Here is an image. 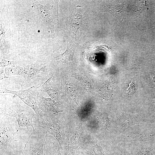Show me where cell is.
<instances>
[{
    "label": "cell",
    "mask_w": 155,
    "mask_h": 155,
    "mask_svg": "<svg viewBox=\"0 0 155 155\" xmlns=\"http://www.w3.org/2000/svg\"><path fill=\"white\" fill-rule=\"evenodd\" d=\"M137 127L127 129V131L123 135L124 138L128 141H136L142 144L155 141V132L142 127Z\"/></svg>",
    "instance_id": "cell-7"
},
{
    "label": "cell",
    "mask_w": 155,
    "mask_h": 155,
    "mask_svg": "<svg viewBox=\"0 0 155 155\" xmlns=\"http://www.w3.org/2000/svg\"><path fill=\"white\" fill-rule=\"evenodd\" d=\"M135 81L134 80L131 81L129 84L128 88L125 91V92L126 94H131L133 92V88L135 86Z\"/></svg>",
    "instance_id": "cell-22"
},
{
    "label": "cell",
    "mask_w": 155,
    "mask_h": 155,
    "mask_svg": "<svg viewBox=\"0 0 155 155\" xmlns=\"http://www.w3.org/2000/svg\"><path fill=\"white\" fill-rule=\"evenodd\" d=\"M119 155H129L127 150L125 148H123L121 150Z\"/></svg>",
    "instance_id": "cell-24"
},
{
    "label": "cell",
    "mask_w": 155,
    "mask_h": 155,
    "mask_svg": "<svg viewBox=\"0 0 155 155\" xmlns=\"http://www.w3.org/2000/svg\"><path fill=\"white\" fill-rule=\"evenodd\" d=\"M24 64L20 63V61L7 60L0 57V66L1 67L5 68L6 67L12 65H22Z\"/></svg>",
    "instance_id": "cell-18"
},
{
    "label": "cell",
    "mask_w": 155,
    "mask_h": 155,
    "mask_svg": "<svg viewBox=\"0 0 155 155\" xmlns=\"http://www.w3.org/2000/svg\"><path fill=\"white\" fill-rule=\"evenodd\" d=\"M0 113L14 118L18 123V127L16 133L20 127H26L27 129L31 126L33 133L36 132L33 123L34 119L36 115L34 111L21 105L14 100L7 101L0 103Z\"/></svg>",
    "instance_id": "cell-1"
},
{
    "label": "cell",
    "mask_w": 155,
    "mask_h": 155,
    "mask_svg": "<svg viewBox=\"0 0 155 155\" xmlns=\"http://www.w3.org/2000/svg\"><path fill=\"white\" fill-rule=\"evenodd\" d=\"M75 49L72 44L67 42V49L63 53L56 56L54 59L59 63H66L73 61Z\"/></svg>",
    "instance_id": "cell-12"
},
{
    "label": "cell",
    "mask_w": 155,
    "mask_h": 155,
    "mask_svg": "<svg viewBox=\"0 0 155 155\" xmlns=\"http://www.w3.org/2000/svg\"><path fill=\"white\" fill-rule=\"evenodd\" d=\"M33 123L34 127H42L46 133L52 135L58 142L61 149H63L65 140L64 126L59 119L52 115H36L34 119Z\"/></svg>",
    "instance_id": "cell-4"
},
{
    "label": "cell",
    "mask_w": 155,
    "mask_h": 155,
    "mask_svg": "<svg viewBox=\"0 0 155 155\" xmlns=\"http://www.w3.org/2000/svg\"><path fill=\"white\" fill-rule=\"evenodd\" d=\"M152 105L154 111L155 113V101H153L152 102Z\"/></svg>",
    "instance_id": "cell-26"
},
{
    "label": "cell",
    "mask_w": 155,
    "mask_h": 155,
    "mask_svg": "<svg viewBox=\"0 0 155 155\" xmlns=\"http://www.w3.org/2000/svg\"><path fill=\"white\" fill-rule=\"evenodd\" d=\"M33 86L19 91L7 89L4 85L1 88V93H9L17 96L34 111L37 116L45 114L43 97L40 89Z\"/></svg>",
    "instance_id": "cell-3"
},
{
    "label": "cell",
    "mask_w": 155,
    "mask_h": 155,
    "mask_svg": "<svg viewBox=\"0 0 155 155\" xmlns=\"http://www.w3.org/2000/svg\"><path fill=\"white\" fill-rule=\"evenodd\" d=\"M63 84L65 88L66 89L69 94V95L72 101L75 104H78L76 100V97L77 94L76 93L75 89L73 88V86H70V84L67 82L64 81H63Z\"/></svg>",
    "instance_id": "cell-17"
},
{
    "label": "cell",
    "mask_w": 155,
    "mask_h": 155,
    "mask_svg": "<svg viewBox=\"0 0 155 155\" xmlns=\"http://www.w3.org/2000/svg\"><path fill=\"white\" fill-rule=\"evenodd\" d=\"M14 135L9 116L0 113V155H7L11 143L17 142Z\"/></svg>",
    "instance_id": "cell-5"
},
{
    "label": "cell",
    "mask_w": 155,
    "mask_h": 155,
    "mask_svg": "<svg viewBox=\"0 0 155 155\" xmlns=\"http://www.w3.org/2000/svg\"><path fill=\"white\" fill-rule=\"evenodd\" d=\"M4 71V70L3 69H2V68H1V67L0 68V75L1 76V75L3 73V72Z\"/></svg>",
    "instance_id": "cell-27"
},
{
    "label": "cell",
    "mask_w": 155,
    "mask_h": 155,
    "mask_svg": "<svg viewBox=\"0 0 155 155\" xmlns=\"http://www.w3.org/2000/svg\"><path fill=\"white\" fill-rule=\"evenodd\" d=\"M51 77L41 84L39 87L41 90L47 94L57 103L60 104L59 94L56 88L53 85Z\"/></svg>",
    "instance_id": "cell-11"
},
{
    "label": "cell",
    "mask_w": 155,
    "mask_h": 155,
    "mask_svg": "<svg viewBox=\"0 0 155 155\" xmlns=\"http://www.w3.org/2000/svg\"><path fill=\"white\" fill-rule=\"evenodd\" d=\"M88 135L86 126L81 120L75 119L71 121L69 125L63 148L65 155L83 147L85 142L88 141Z\"/></svg>",
    "instance_id": "cell-2"
},
{
    "label": "cell",
    "mask_w": 155,
    "mask_h": 155,
    "mask_svg": "<svg viewBox=\"0 0 155 155\" xmlns=\"http://www.w3.org/2000/svg\"><path fill=\"white\" fill-rule=\"evenodd\" d=\"M88 143L94 155H105L101 144L93 135L88 134Z\"/></svg>",
    "instance_id": "cell-15"
},
{
    "label": "cell",
    "mask_w": 155,
    "mask_h": 155,
    "mask_svg": "<svg viewBox=\"0 0 155 155\" xmlns=\"http://www.w3.org/2000/svg\"><path fill=\"white\" fill-rule=\"evenodd\" d=\"M33 3L34 6L36 7L39 17L48 26L51 31V38L52 39L54 38L55 36L54 17L52 12L53 6H51L48 3L43 5L37 1H34Z\"/></svg>",
    "instance_id": "cell-8"
},
{
    "label": "cell",
    "mask_w": 155,
    "mask_h": 155,
    "mask_svg": "<svg viewBox=\"0 0 155 155\" xmlns=\"http://www.w3.org/2000/svg\"><path fill=\"white\" fill-rule=\"evenodd\" d=\"M54 143L53 142H51L49 145L46 149L47 155H63L60 152V150L61 149L59 146L56 150L54 147Z\"/></svg>",
    "instance_id": "cell-19"
},
{
    "label": "cell",
    "mask_w": 155,
    "mask_h": 155,
    "mask_svg": "<svg viewBox=\"0 0 155 155\" xmlns=\"http://www.w3.org/2000/svg\"><path fill=\"white\" fill-rule=\"evenodd\" d=\"M79 154V150H76V152L75 155H78Z\"/></svg>",
    "instance_id": "cell-28"
},
{
    "label": "cell",
    "mask_w": 155,
    "mask_h": 155,
    "mask_svg": "<svg viewBox=\"0 0 155 155\" xmlns=\"http://www.w3.org/2000/svg\"><path fill=\"white\" fill-rule=\"evenodd\" d=\"M83 21L82 16L76 13L71 16L70 20V28L72 32L76 34L81 26Z\"/></svg>",
    "instance_id": "cell-16"
},
{
    "label": "cell",
    "mask_w": 155,
    "mask_h": 155,
    "mask_svg": "<svg viewBox=\"0 0 155 155\" xmlns=\"http://www.w3.org/2000/svg\"><path fill=\"white\" fill-rule=\"evenodd\" d=\"M49 134L46 133L44 137L40 141L29 143L30 149L27 155H44L43 146Z\"/></svg>",
    "instance_id": "cell-14"
},
{
    "label": "cell",
    "mask_w": 155,
    "mask_h": 155,
    "mask_svg": "<svg viewBox=\"0 0 155 155\" xmlns=\"http://www.w3.org/2000/svg\"><path fill=\"white\" fill-rule=\"evenodd\" d=\"M50 70L43 64H24L20 65L18 70V75L23 76L29 81L36 78H42L47 74Z\"/></svg>",
    "instance_id": "cell-6"
},
{
    "label": "cell",
    "mask_w": 155,
    "mask_h": 155,
    "mask_svg": "<svg viewBox=\"0 0 155 155\" xmlns=\"http://www.w3.org/2000/svg\"><path fill=\"white\" fill-rule=\"evenodd\" d=\"M43 101L45 115H52L63 111L59 108L57 103L53 99L43 96Z\"/></svg>",
    "instance_id": "cell-13"
},
{
    "label": "cell",
    "mask_w": 155,
    "mask_h": 155,
    "mask_svg": "<svg viewBox=\"0 0 155 155\" xmlns=\"http://www.w3.org/2000/svg\"><path fill=\"white\" fill-rule=\"evenodd\" d=\"M117 127L120 132H123L132 125L142 124L144 120L139 115L125 111L119 114Z\"/></svg>",
    "instance_id": "cell-9"
},
{
    "label": "cell",
    "mask_w": 155,
    "mask_h": 155,
    "mask_svg": "<svg viewBox=\"0 0 155 155\" xmlns=\"http://www.w3.org/2000/svg\"><path fill=\"white\" fill-rule=\"evenodd\" d=\"M82 153L83 155H94L92 153L91 150L89 146L88 149L83 147Z\"/></svg>",
    "instance_id": "cell-23"
},
{
    "label": "cell",
    "mask_w": 155,
    "mask_h": 155,
    "mask_svg": "<svg viewBox=\"0 0 155 155\" xmlns=\"http://www.w3.org/2000/svg\"><path fill=\"white\" fill-rule=\"evenodd\" d=\"M90 117L100 129L106 131L110 130V122L107 113L93 109Z\"/></svg>",
    "instance_id": "cell-10"
},
{
    "label": "cell",
    "mask_w": 155,
    "mask_h": 155,
    "mask_svg": "<svg viewBox=\"0 0 155 155\" xmlns=\"http://www.w3.org/2000/svg\"><path fill=\"white\" fill-rule=\"evenodd\" d=\"M150 149L145 144H142L140 146L137 155H149Z\"/></svg>",
    "instance_id": "cell-20"
},
{
    "label": "cell",
    "mask_w": 155,
    "mask_h": 155,
    "mask_svg": "<svg viewBox=\"0 0 155 155\" xmlns=\"http://www.w3.org/2000/svg\"><path fill=\"white\" fill-rule=\"evenodd\" d=\"M150 78L152 83H155V75H151Z\"/></svg>",
    "instance_id": "cell-25"
},
{
    "label": "cell",
    "mask_w": 155,
    "mask_h": 155,
    "mask_svg": "<svg viewBox=\"0 0 155 155\" xmlns=\"http://www.w3.org/2000/svg\"><path fill=\"white\" fill-rule=\"evenodd\" d=\"M6 31L5 27L1 21L0 22V42L1 43L6 44Z\"/></svg>",
    "instance_id": "cell-21"
}]
</instances>
